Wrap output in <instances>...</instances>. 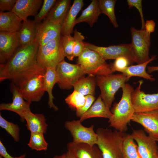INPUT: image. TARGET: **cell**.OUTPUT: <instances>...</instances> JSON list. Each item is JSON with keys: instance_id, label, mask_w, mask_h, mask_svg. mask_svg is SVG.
<instances>
[{"instance_id": "obj_42", "label": "cell", "mask_w": 158, "mask_h": 158, "mask_svg": "<svg viewBox=\"0 0 158 158\" xmlns=\"http://www.w3.org/2000/svg\"><path fill=\"white\" fill-rule=\"evenodd\" d=\"M0 154L3 158H25L26 155L24 154L18 157H13L8 153L5 147L0 141Z\"/></svg>"}, {"instance_id": "obj_38", "label": "cell", "mask_w": 158, "mask_h": 158, "mask_svg": "<svg viewBox=\"0 0 158 158\" xmlns=\"http://www.w3.org/2000/svg\"><path fill=\"white\" fill-rule=\"evenodd\" d=\"M129 9L133 7L136 8L138 10L141 18L142 27L141 30H145V22L144 21L141 0H127Z\"/></svg>"}, {"instance_id": "obj_10", "label": "cell", "mask_w": 158, "mask_h": 158, "mask_svg": "<svg viewBox=\"0 0 158 158\" xmlns=\"http://www.w3.org/2000/svg\"><path fill=\"white\" fill-rule=\"evenodd\" d=\"M80 120L67 121L64 124L65 128L70 133L73 142L87 144L90 146L96 145L97 135L94 130L93 125L87 127L83 126Z\"/></svg>"}, {"instance_id": "obj_35", "label": "cell", "mask_w": 158, "mask_h": 158, "mask_svg": "<svg viewBox=\"0 0 158 158\" xmlns=\"http://www.w3.org/2000/svg\"><path fill=\"white\" fill-rule=\"evenodd\" d=\"M62 43L65 57L70 61L75 57L73 54L74 40L71 35L61 36Z\"/></svg>"}, {"instance_id": "obj_20", "label": "cell", "mask_w": 158, "mask_h": 158, "mask_svg": "<svg viewBox=\"0 0 158 158\" xmlns=\"http://www.w3.org/2000/svg\"><path fill=\"white\" fill-rule=\"evenodd\" d=\"M25 120L27 129L32 133H46L48 124L44 115L34 114L31 111L25 112L23 116V122Z\"/></svg>"}, {"instance_id": "obj_27", "label": "cell", "mask_w": 158, "mask_h": 158, "mask_svg": "<svg viewBox=\"0 0 158 158\" xmlns=\"http://www.w3.org/2000/svg\"><path fill=\"white\" fill-rule=\"evenodd\" d=\"M101 14L99 0H92L89 5L83 11L80 16L76 18L75 25L85 22L92 27L94 24L97 21Z\"/></svg>"}, {"instance_id": "obj_49", "label": "cell", "mask_w": 158, "mask_h": 158, "mask_svg": "<svg viewBox=\"0 0 158 158\" xmlns=\"http://www.w3.org/2000/svg\"><path fill=\"white\" fill-rule=\"evenodd\" d=\"M157 156H158V152H157Z\"/></svg>"}, {"instance_id": "obj_28", "label": "cell", "mask_w": 158, "mask_h": 158, "mask_svg": "<svg viewBox=\"0 0 158 158\" xmlns=\"http://www.w3.org/2000/svg\"><path fill=\"white\" fill-rule=\"evenodd\" d=\"M58 81L56 68H47L44 74L43 83L44 88L49 96L48 105L50 108H53L55 111L58 110V107L53 103L54 97L52 93L53 87Z\"/></svg>"}, {"instance_id": "obj_6", "label": "cell", "mask_w": 158, "mask_h": 158, "mask_svg": "<svg viewBox=\"0 0 158 158\" xmlns=\"http://www.w3.org/2000/svg\"><path fill=\"white\" fill-rule=\"evenodd\" d=\"M96 78L102 100L105 105L110 108L114 100L115 93L119 88L122 87L128 79L122 73L97 76Z\"/></svg>"}, {"instance_id": "obj_41", "label": "cell", "mask_w": 158, "mask_h": 158, "mask_svg": "<svg viewBox=\"0 0 158 158\" xmlns=\"http://www.w3.org/2000/svg\"><path fill=\"white\" fill-rule=\"evenodd\" d=\"M16 0H0V11H11L16 3Z\"/></svg>"}, {"instance_id": "obj_12", "label": "cell", "mask_w": 158, "mask_h": 158, "mask_svg": "<svg viewBox=\"0 0 158 158\" xmlns=\"http://www.w3.org/2000/svg\"><path fill=\"white\" fill-rule=\"evenodd\" d=\"M137 143L141 158H158L157 140L142 130H134L131 134Z\"/></svg>"}, {"instance_id": "obj_44", "label": "cell", "mask_w": 158, "mask_h": 158, "mask_svg": "<svg viewBox=\"0 0 158 158\" xmlns=\"http://www.w3.org/2000/svg\"><path fill=\"white\" fill-rule=\"evenodd\" d=\"M155 71H158V66L147 67V72L148 73H150Z\"/></svg>"}, {"instance_id": "obj_32", "label": "cell", "mask_w": 158, "mask_h": 158, "mask_svg": "<svg viewBox=\"0 0 158 158\" xmlns=\"http://www.w3.org/2000/svg\"><path fill=\"white\" fill-rule=\"evenodd\" d=\"M44 134L40 133H31L28 145L32 150L38 151L46 150L48 144L44 139Z\"/></svg>"}, {"instance_id": "obj_3", "label": "cell", "mask_w": 158, "mask_h": 158, "mask_svg": "<svg viewBox=\"0 0 158 158\" xmlns=\"http://www.w3.org/2000/svg\"><path fill=\"white\" fill-rule=\"evenodd\" d=\"M96 133V145L103 158H123L121 147L125 133L102 128H97Z\"/></svg>"}, {"instance_id": "obj_4", "label": "cell", "mask_w": 158, "mask_h": 158, "mask_svg": "<svg viewBox=\"0 0 158 158\" xmlns=\"http://www.w3.org/2000/svg\"><path fill=\"white\" fill-rule=\"evenodd\" d=\"M62 43L61 36L39 46L37 55V65L41 70L47 68H56L57 65L64 60Z\"/></svg>"}, {"instance_id": "obj_2", "label": "cell", "mask_w": 158, "mask_h": 158, "mask_svg": "<svg viewBox=\"0 0 158 158\" xmlns=\"http://www.w3.org/2000/svg\"><path fill=\"white\" fill-rule=\"evenodd\" d=\"M122 89L121 99L118 103L114 105L111 111L112 115L108 122L110 127L125 133L128 129V124L135 113L131 98V93L134 89L132 86L126 83Z\"/></svg>"}, {"instance_id": "obj_47", "label": "cell", "mask_w": 158, "mask_h": 158, "mask_svg": "<svg viewBox=\"0 0 158 158\" xmlns=\"http://www.w3.org/2000/svg\"><path fill=\"white\" fill-rule=\"evenodd\" d=\"M0 158H3V157H2L1 156H0Z\"/></svg>"}, {"instance_id": "obj_14", "label": "cell", "mask_w": 158, "mask_h": 158, "mask_svg": "<svg viewBox=\"0 0 158 158\" xmlns=\"http://www.w3.org/2000/svg\"><path fill=\"white\" fill-rule=\"evenodd\" d=\"M10 90L12 94V102L10 103H1L0 110H6L13 111L18 114L23 121V116L26 112L31 111L30 105L31 102L25 101L20 89L12 83Z\"/></svg>"}, {"instance_id": "obj_36", "label": "cell", "mask_w": 158, "mask_h": 158, "mask_svg": "<svg viewBox=\"0 0 158 158\" xmlns=\"http://www.w3.org/2000/svg\"><path fill=\"white\" fill-rule=\"evenodd\" d=\"M57 0H44L41 9L39 13L35 17L34 21L35 23H40L41 21L47 16L51 8L55 5Z\"/></svg>"}, {"instance_id": "obj_37", "label": "cell", "mask_w": 158, "mask_h": 158, "mask_svg": "<svg viewBox=\"0 0 158 158\" xmlns=\"http://www.w3.org/2000/svg\"><path fill=\"white\" fill-rule=\"evenodd\" d=\"M74 40L73 54L74 57H78L82 53L85 48L83 40L84 37L76 29L74 31L73 37Z\"/></svg>"}, {"instance_id": "obj_21", "label": "cell", "mask_w": 158, "mask_h": 158, "mask_svg": "<svg viewBox=\"0 0 158 158\" xmlns=\"http://www.w3.org/2000/svg\"><path fill=\"white\" fill-rule=\"evenodd\" d=\"M71 0H57L45 19L49 22L62 25L70 8Z\"/></svg>"}, {"instance_id": "obj_40", "label": "cell", "mask_w": 158, "mask_h": 158, "mask_svg": "<svg viewBox=\"0 0 158 158\" xmlns=\"http://www.w3.org/2000/svg\"><path fill=\"white\" fill-rule=\"evenodd\" d=\"M86 102L84 105L82 107L77 109L76 111V116L80 117L81 116L86 112L92 106L95 101V98L93 95H88L85 96Z\"/></svg>"}, {"instance_id": "obj_15", "label": "cell", "mask_w": 158, "mask_h": 158, "mask_svg": "<svg viewBox=\"0 0 158 158\" xmlns=\"http://www.w3.org/2000/svg\"><path fill=\"white\" fill-rule=\"evenodd\" d=\"M20 46L17 32H0V62L6 63Z\"/></svg>"}, {"instance_id": "obj_46", "label": "cell", "mask_w": 158, "mask_h": 158, "mask_svg": "<svg viewBox=\"0 0 158 158\" xmlns=\"http://www.w3.org/2000/svg\"><path fill=\"white\" fill-rule=\"evenodd\" d=\"M65 154L60 155H55L53 158H64Z\"/></svg>"}, {"instance_id": "obj_22", "label": "cell", "mask_w": 158, "mask_h": 158, "mask_svg": "<svg viewBox=\"0 0 158 158\" xmlns=\"http://www.w3.org/2000/svg\"><path fill=\"white\" fill-rule=\"evenodd\" d=\"M37 25L34 20L27 19L23 21L20 29L17 32L20 46L29 44L36 40Z\"/></svg>"}, {"instance_id": "obj_30", "label": "cell", "mask_w": 158, "mask_h": 158, "mask_svg": "<svg viewBox=\"0 0 158 158\" xmlns=\"http://www.w3.org/2000/svg\"><path fill=\"white\" fill-rule=\"evenodd\" d=\"M134 140L131 135L126 133L121 147L123 158H141Z\"/></svg>"}, {"instance_id": "obj_23", "label": "cell", "mask_w": 158, "mask_h": 158, "mask_svg": "<svg viewBox=\"0 0 158 158\" xmlns=\"http://www.w3.org/2000/svg\"><path fill=\"white\" fill-rule=\"evenodd\" d=\"M84 5L83 0H74L61 26V33L63 35L72 33L75 25L76 17Z\"/></svg>"}, {"instance_id": "obj_25", "label": "cell", "mask_w": 158, "mask_h": 158, "mask_svg": "<svg viewBox=\"0 0 158 158\" xmlns=\"http://www.w3.org/2000/svg\"><path fill=\"white\" fill-rule=\"evenodd\" d=\"M22 19L11 11L0 12V31L16 32L20 29Z\"/></svg>"}, {"instance_id": "obj_16", "label": "cell", "mask_w": 158, "mask_h": 158, "mask_svg": "<svg viewBox=\"0 0 158 158\" xmlns=\"http://www.w3.org/2000/svg\"><path fill=\"white\" fill-rule=\"evenodd\" d=\"M131 121L141 125L148 135L158 139V111L135 113Z\"/></svg>"}, {"instance_id": "obj_34", "label": "cell", "mask_w": 158, "mask_h": 158, "mask_svg": "<svg viewBox=\"0 0 158 158\" xmlns=\"http://www.w3.org/2000/svg\"><path fill=\"white\" fill-rule=\"evenodd\" d=\"M0 126L4 129L15 141L18 142L19 140L20 129L18 125L6 120L1 114Z\"/></svg>"}, {"instance_id": "obj_9", "label": "cell", "mask_w": 158, "mask_h": 158, "mask_svg": "<svg viewBox=\"0 0 158 158\" xmlns=\"http://www.w3.org/2000/svg\"><path fill=\"white\" fill-rule=\"evenodd\" d=\"M142 80L131 94L132 102L135 113L145 112L158 111V93L146 94L141 91Z\"/></svg>"}, {"instance_id": "obj_48", "label": "cell", "mask_w": 158, "mask_h": 158, "mask_svg": "<svg viewBox=\"0 0 158 158\" xmlns=\"http://www.w3.org/2000/svg\"><path fill=\"white\" fill-rule=\"evenodd\" d=\"M157 142H158V139L157 140Z\"/></svg>"}, {"instance_id": "obj_18", "label": "cell", "mask_w": 158, "mask_h": 158, "mask_svg": "<svg viewBox=\"0 0 158 158\" xmlns=\"http://www.w3.org/2000/svg\"><path fill=\"white\" fill-rule=\"evenodd\" d=\"M67 148L76 158H103L101 151L96 145L92 146L72 141L67 144Z\"/></svg>"}, {"instance_id": "obj_45", "label": "cell", "mask_w": 158, "mask_h": 158, "mask_svg": "<svg viewBox=\"0 0 158 158\" xmlns=\"http://www.w3.org/2000/svg\"><path fill=\"white\" fill-rule=\"evenodd\" d=\"M64 154V158H76L70 152L68 151Z\"/></svg>"}, {"instance_id": "obj_39", "label": "cell", "mask_w": 158, "mask_h": 158, "mask_svg": "<svg viewBox=\"0 0 158 158\" xmlns=\"http://www.w3.org/2000/svg\"><path fill=\"white\" fill-rule=\"evenodd\" d=\"M130 64L128 59L125 57L121 56L115 59L114 62L111 65V66L112 70L114 72L129 66Z\"/></svg>"}, {"instance_id": "obj_24", "label": "cell", "mask_w": 158, "mask_h": 158, "mask_svg": "<svg viewBox=\"0 0 158 158\" xmlns=\"http://www.w3.org/2000/svg\"><path fill=\"white\" fill-rule=\"evenodd\" d=\"M112 115L110 108L105 105L100 95L89 109L81 116L80 120L82 122L88 118L94 117L109 119Z\"/></svg>"}, {"instance_id": "obj_5", "label": "cell", "mask_w": 158, "mask_h": 158, "mask_svg": "<svg viewBox=\"0 0 158 158\" xmlns=\"http://www.w3.org/2000/svg\"><path fill=\"white\" fill-rule=\"evenodd\" d=\"M77 63L88 75L104 76L114 73L111 65L107 63L99 54L85 47L78 57Z\"/></svg>"}, {"instance_id": "obj_1", "label": "cell", "mask_w": 158, "mask_h": 158, "mask_svg": "<svg viewBox=\"0 0 158 158\" xmlns=\"http://www.w3.org/2000/svg\"><path fill=\"white\" fill-rule=\"evenodd\" d=\"M39 47L36 40L32 43L20 46L4 63L0 65V81L10 80L20 89L36 74L45 70L37 65Z\"/></svg>"}, {"instance_id": "obj_29", "label": "cell", "mask_w": 158, "mask_h": 158, "mask_svg": "<svg viewBox=\"0 0 158 158\" xmlns=\"http://www.w3.org/2000/svg\"><path fill=\"white\" fill-rule=\"evenodd\" d=\"M97 81L95 76L88 75L78 80L74 85V90L77 91L83 95L94 96Z\"/></svg>"}, {"instance_id": "obj_17", "label": "cell", "mask_w": 158, "mask_h": 158, "mask_svg": "<svg viewBox=\"0 0 158 158\" xmlns=\"http://www.w3.org/2000/svg\"><path fill=\"white\" fill-rule=\"evenodd\" d=\"M61 25L49 22L45 19L37 24L36 40L39 46L47 43L61 35Z\"/></svg>"}, {"instance_id": "obj_43", "label": "cell", "mask_w": 158, "mask_h": 158, "mask_svg": "<svg viewBox=\"0 0 158 158\" xmlns=\"http://www.w3.org/2000/svg\"><path fill=\"white\" fill-rule=\"evenodd\" d=\"M155 23L152 20H147L145 22V30L148 33L150 34L155 30Z\"/></svg>"}, {"instance_id": "obj_19", "label": "cell", "mask_w": 158, "mask_h": 158, "mask_svg": "<svg viewBox=\"0 0 158 158\" xmlns=\"http://www.w3.org/2000/svg\"><path fill=\"white\" fill-rule=\"evenodd\" d=\"M42 0H16L12 12L22 19L26 20L29 16H34L42 5Z\"/></svg>"}, {"instance_id": "obj_33", "label": "cell", "mask_w": 158, "mask_h": 158, "mask_svg": "<svg viewBox=\"0 0 158 158\" xmlns=\"http://www.w3.org/2000/svg\"><path fill=\"white\" fill-rule=\"evenodd\" d=\"M66 103L71 109H75L83 107L86 102L85 96L75 90L65 99Z\"/></svg>"}, {"instance_id": "obj_11", "label": "cell", "mask_w": 158, "mask_h": 158, "mask_svg": "<svg viewBox=\"0 0 158 158\" xmlns=\"http://www.w3.org/2000/svg\"><path fill=\"white\" fill-rule=\"evenodd\" d=\"M85 47L95 51L99 54L106 61L116 59L121 56L127 58L131 63H135L131 52V44H123L110 46L108 47L97 46L91 43L84 42Z\"/></svg>"}, {"instance_id": "obj_26", "label": "cell", "mask_w": 158, "mask_h": 158, "mask_svg": "<svg viewBox=\"0 0 158 158\" xmlns=\"http://www.w3.org/2000/svg\"><path fill=\"white\" fill-rule=\"evenodd\" d=\"M156 55H153L148 61L135 65L129 66L123 68L118 70L117 71L121 72L129 79L132 77L137 76L154 81L155 79L153 76L149 74L146 71L148 64L156 59Z\"/></svg>"}, {"instance_id": "obj_31", "label": "cell", "mask_w": 158, "mask_h": 158, "mask_svg": "<svg viewBox=\"0 0 158 158\" xmlns=\"http://www.w3.org/2000/svg\"><path fill=\"white\" fill-rule=\"evenodd\" d=\"M99 7L101 13L107 15L114 27L117 28L118 24L115 13L116 0H99Z\"/></svg>"}, {"instance_id": "obj_7", "label": "cell", "mask_w": 158, "mask_h": 158, "mask_svg": "<svg viewBox=\"0 0 158 158\" xmlns=\"http://www.w3.org/2000/svg\"><path fill=\"white\" fill-rule=\"evenodd\" d=\"M131 36V52L135 62L137 64L149 61L150 46V34L145 30L130 28Z\"/></svg>"}, {"instance_id": "obj_8", "label": "cell", "mask_w": 158, "mask_h": 158, "mask_svg": "<svg viewBox=\"0 0 158 158\" xmlns=\"http://www.w3.org/2000/svg\"><path fill=\"white\" fill-rule=\"evenodd\" d=\"M56 71L58 84L62 89H69L80 79L85 77L86 73L78 64L69 63L64 60L57 65Z\"/></svg>"}, {"instance_id": "obj_13", "label": "cell", "mask_w": 158, "mask_h": 158, "mask_svg": "<svg viewBox=\"0 0 158 158\" xmlns=\"http://www.w3.org/2000/svg\"><path fill=\"white\" fill-rule=\"evenodd\" d=\"M45 71L34 75L20 88L22 95L26 101L37 102L41 99L45 92L43 83Z\"/></svg>"}]
</instances>
